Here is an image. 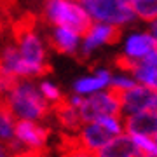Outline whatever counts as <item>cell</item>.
I'll list each match as a JSON object with an SVG mask.
<instances>
[{"label":"cell","instance_id":"6da1fadb","mask_svg":"<svg viewBox=\"0 0 157 157\" xmlns=\"http://www.w3.org/2000/svg\"><path fill=\"white\" fill-rule=\"evenodd\" d=\"M0 98L16 121H44L51 112V105L40 94L39 86L30 78H17Z\"/></svg>","mask_w":157,"mask_h":157},{"label":"cell","instance_id":"7a4b0ae2","mask_svg":"<svg viewBox=\"0 0 157 157\" xmlns=\"http://www.w3.org/2000/svg\"><path fill=\"white\" fill-rule=\"evenodd\" d=\"M35 25H37V17L32 12H25L17 19L11 21V33L21 58L33 70V75L42 77L51 72V67L45 59L44 45L33 32Z\"/></svg>","mask_w":157,"mask_h":157},{"label":"cell","instance_id":"3957f363","mask_svg":"<svg viewBox=\"0 0 157 157\" xmlns=\"http://www.w3.org/2000/svg\"><path fill=\"white\" fill-rule=\"evenodd\" d=\"M44 14L51 25L68 28L80 37L93 25V19L78 4V0H47Z\"/></svg>","mask_w":157,"mask_h":157},{"label":"cell","instance_id":"277c9868","mask_svg":"<svg viewBox=\"0 0 157 157\" xmlns=\"http://www.w3.org/2000/svg\"><path fill=\"white\" fill-rule=\"evenodd\" d=\"M93 21L115 25L124 28L136 21L129 0H78Z\"/></svg>","mask_w":157,"mask_h":157},{"label":"cell","instance_id":"5b68a950","mask_svg":"<svg viewBox=\"0 0 157 157\" xmlns=\"http://www.w3.org/2000/svg\"><path fill=\"white\" fill-rule=\"evenodd\" d=\"M77 110L82 122L94 121L101 115H121V100L115 91L107 87L89 96H82Z\"/></svg>","mask_w":157,"mask_h":157},{"label":"cell","instance_id":"8992f818","mask_svg":"<svg viewBox=\"0 0 157 157\" xmlns=\"http://www.w3.org/2000/svg\"><path fill=\"white\" fill-rule=\"evenodd\" d=\"M154 49H157V40L154 39L150 30L148 32H133V33H129L124 40L122 56L117 59L119 68L128 72L133 63L141 61Z\"/></svg>","mask_w":157,"mask_h":157},{"label":"cell","instance_id":"52a82bcc","mask_svg":"<svg viewBox=\"0 0 157 157\" xmlns=\"http://www.w3.org/2000/svg\"><path fill=\"white\" fill-rule=\"evenodd\" d=\"M121 100V115H131V113H138V112H157V91L145 87L141 84L133 86L131 89L124 91L119 94Z\"/></svg>","mask_w":157,"mask_h":157},{"label":"cell","instance_id":"ba28073f","mask_svg":"<svg viewBox=\"0 0 157 157\" xmlns=\"http://www.w3.org/2000/svg\"><path fill=\"white\" fill-rule=\"evenodd\" d=\"M14 138L23 147H26L32 154L40 155L45 150L47 138H49V129L42 126L40 121H16L14 126Z\"/></svg>","mask_w":157,"mask_h":157},{"label":"cell","instance_id":"9c48e42d","mask_svg":"<svg viewBox=\"0 0 157 157\" xmlns=\"http://www.w3.org/2000/svg\"><path fill=\"white\" fill-rule=\"evenodd\" d=\"M110 138H113V135L103 124H100L98 121H89L82 122V126L75 131V136L72 138V147H78L82 150L96 154Z\"/></svg>","mask_w":157,"mask_h":157},{"label":"cell","instance_id":"30bf717a","mask_svg":"<svg viewBox=\"0 0 157 157\" xmlns=\"http://www.w3.org/2000/svg\"><path fill=\"white\" fill-rule=\"evenodd\" d=\"M121 37V28L115 25L108 23H98L93 21L89 30L82 35V44H80V52L82 56H89L91 52L101 45L113 44Z\"/></svg>","mask_w":157,"mask_h":157},{"label":"cell","instance_id":"8fae6325","mask_svg":"<svg viewBox=\"0 0 157 157\" xmlns=\"http://www.w3.org/2000/svg\"><path fill=\"white\" fill-rule=\"evenodd\" d=\"M98 157H143L141 152L136 148L135 141L126 131L113 136L96 152Z\"/></svg>","mask_w":157,"mask_h":157},{"label":"cell","instance_id":"7c38bea8","mask_svg":"<svg viewBox=\"0 0 157 157\" xmlns=\"http://www.w3.org/2000/svg\"><path fill=\"white\" fill-rule=\"evenodd\" d=\"M124 131L128 135H141V136H154L157 135V112H138L124 117Z\"/></svg>","mask_w":157,"mask_h":157},{"label":"cell","instance_id":"4fadbf2b","mask_svg":"<svg viewBox=\"0 0 157 157\" xmlns=\"http://www.w3.org/2000/svg\"><path fill=\"white\" fill-rule=\"evenodd\" d=\"M110 78H112V72L107 68H98L91 75L80 77L73 82V93L80 96H89L93 93H98L101 89H107L110 86Z\"/></svg>","mask_w":157,"mask_h":157},{"label":"cell","instance_id":"5bb4252c","mask_svg":"<svg viewBox=\"0 0 157 157\" xmlns=\"http://www.w3.org/2000/svg\"><path fill=\"white\" fill-rule=\"evenodd\" d=\"M80 35L72 32L63 26H56V30L52 32V35L49 37V44L52 49H56L61 54H75L80 47Z\"/></svg>","mask_w":157,"mask_h":157},{"label":"cell","instance_id":"9a60e30c","mask_svg":"<svg viewBox=\"0 0 157 157\" xmlns=\"http://www.w3.org/2000/svg\"><path fill=\"white\" fill-rule=\"evenodd\" d=\"M54 113H56V119L58 122L61 124L63 129L67 131H72L75 133L80 126H82V121H80V115H78V110L75 107H72L65 98H63L59 103L54 105Z\"/></svg>","mask_w":157,"mask_h":157},{"label":"cell","instance_id":"2e32d148","mask_svg":"<svg viewBox=\"0 0 157 157\" xmlns=\"http://www.w3.org/2000/svg\"><path fill=\"white\" fill-rule=\"evenodd\" d=\"M128 72L135 77L136 84H141L145 87L157 91V68L155 67L148 65L147 61H138V63H133Z\"/></svg>","mask_w":157,"mask_h":157},{"label":"cell","instance_id":"e0dca14e","mask_svg":"<svg viewBox=\"0 0 157 157\" xmlns=\"http://www.w3.org/2000/svg\"><path fill=\"white\" fill-rule=\"evenodd\" d=\"M129 4L136 19H141L145 23L157 19V0H131Z\"/></svg>","mask_w":157,"mask_h":157},{"label":"cell","instance_id":"ac0fdd59","mask_svg":"<svg viewBox=\"0 0 157 157\" xmlns=\"http://www.w3.org/2000/svg\"><path fill=\"white\" fill-rule=\"evenodd\" d=\"M14 126H16V119L0 98V141L7 143L14 138Z\"/></svg>","mask_w":157,"mask_h":157},{"label":"cell","instance_id":"d6986e66","mask_svg":"<svg viewBox=\"0 0 157 157\" xmlns=\"http://www.w3.org/2000/svg\"><path fill=\"white\" fill-rule=\"evenodd\" d=\"M133 86H136V80L135 77L131 75L129 72H126V70H122L121 73H112V78H110V89L115 91L117 94H121V93H124V91L131 89Z\"/></svg>","mask_w":157,"mask_h":157},{"label":"cell","instance_id":"ffe728a7","mask_svg":"<svg viewBox=\"0 0 157 157\" xmlns=\"http://www.w3.org/2000/svg\"><path fill=\"white\" fill-rule=\"evenodd\" d=\"M39 91H40V94L44 96V100L49 103L51 107H54L56 103H59V101L63 100V94H61V91H59V87L54 86L52 82H47V80L40 82Z\"/></svg>","mask_w":157,"mask_h":157},{"label":"cell","instance_id":"44dd1931","mask_svg":"<svg viewBox=\"0 0 157 157\" xmlns=\"http://www.w3.org/2000/svg\"><path fill=\"white\" fill-rule=\"evenodd\" d=\"M17 0H0V25L11 23V12L14 11Z\"/></svg>","mask_w":157,"mask_h":157},{"label":"cell","instance_id":"7402d4cb","mask_svg":"<svg viewBox=\"0 0 157 157\" xmlns=\"http://www.w3.org/2000/svg\"><path fill=\"white\" fill-rule=\"evenodd\" d=\"M63 157H98V155H96L94 152L82 150V148H78V147H70L68 152Z\"/></svg>","mask_w":157,"mask_h":157},{"label":"cell","instance_id":"603a6c76","mask_svg":"<svg viewBox=\"0 0 157 157\" xmlns=\"http://www.w3.org/2000/svg\"><path fill=\"white\" fill-rule=\"evenodd\" d=\"M141 61H147L148 65H152V67H155V68H157V49H154L150 54H148L147 58H143Z\"/></svg>","mask_w":157,"mask_h":157},{"label":"cell","instance_id":"cb8c5ba5","mask_svg":"<svg viewBox=\"0 0 157 157\" xmlns=\"http://www.w3.org/2000/svg\"><path fill=\"white\" fill-rule=\"evenodd\" d=\"M0 157H14L6 141H0Z\"/></svg>","mask_w":157,"mask_h":157},{"label":"cell","instance_id":"d4e9b609","mask_svg":"<svg viewBox=\"0 0 157 157\" xmlns=\"http://www.w3.org/2000/svg\"><path fill=\"white\" fill-rule=\"evenodd\" d=\"M150 33L154 35V39L157 40V19H154V21H150Z\"/></svg>","mask_w":157,"mask_h":157},{"label":"cell","instance_id":"484cf974","mask_svg":"<svg viewBox=\"0 0 157 157\" xmlns=\"http://www.w3.org/2000/svg\"><path fill=\"white\" fill-rule=\"evenodd\" d=\"M154 140H155V143H157V135H155V136H154Z\"/></svg>","mask_w":157,"mask_h":157},{"label":"cell","instance_id":"4316f807","mask_svg":"<svg viewBox=\"0 0 157 157\" xmlns=\"http://www.w3.org/2000/svg\"><path fill=\"white\" fill-rule=\"evenodd\" d=\"M39 157H47V155H44V154H40V155Z\"/></svg>","mask_w":157,"mask_h":157},{"label":"cell","instance_id":"83f0119b","mask_svg":"<svg viewBox=\"0 0 157 157\" xmlns=\"http://www.w3.org/2000/svg\"><path fill=\"white\" fill-rule=\"evenodd\" d=\"M0 94H2V91H0Z\"/></svg>","mask_w":157,"mask_h":157}]
</instances>
